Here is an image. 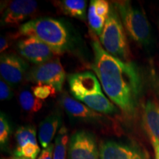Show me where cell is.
<instances>
[{"label":"cell","mask_w":159,"mask_h":159,"mask_svg":"<svg viewBox=\"0 0 159 159\" xmlns=\"http://www.w3.org/2000/svg\"><path fill=\"white\" fill-rule=\"evenodd\" d=\"M92 35L94 63L91 68L98 77L103 90L113 103L125 114L136 113L142 80L138 67L130 61H124L107 52L96 35Z\"/></svg>","instance_id":"cell-1"},{"label":"cell","mask_w":159,"mask_h":159,"mask_svg":"<svg viewBox=\"0 0 159 159\" xmlns=\"http://www.w3.org/2000/svg\"><path fill=\"white\" fill-rule=\"evenodd\" d=\"M68 82L71 94L76 100L100 114L118 111L114 103L103 94L99 80L93 73L84 71L70 75Z\"/></svg>","instance_id":"cell-2"},{"label":"cell","mask_w":159,"mask_h":159,"mask_svg":"<svg viewBox=\"0 0 159 159\" xmlns=\"http://www.w3.org/2000/svg\"><path fill=\"white\" fill-rule=\"evenodd\" d=\"M31 37L47 44L61 55L68 49L70 37L62 22L52 18H39L19 26L16 37Z\"/></svg>","instance_id":"cell-3"},{"label":"cell","mask_w":159,"mask_h":159,"mask_svg":"<svg viewBox=\"0 0 159 159\" xmlns=\"http://www.w3.org/2000/svg\"><path fill=\"white\" fill-rule=\"evenodd\" d=\"M120 17L125 30L132 40L142 46L151 42L150 25L144 13L134 7L128 1H117L112 4Z\"/></svg>","instance_id":"cell-4"},{"label":"cell","mask_w":159,"mask_h":159,"mask_svg":"<svg viewBox=\"0 0 159 159\" xmlns=\"http://www.w3.org/2000/svg\"><path fill=\"white\" fill-rule=\"evenodd\" d=\"M99 42L107 52L124 61H129V49L126 32L114 6L111 5V12L107 19Z\"/></svg>","instance_id":"cell-5"},{"label":"cell","mask_w":159,"mask_h":159,"mask_svg":"<svg viewBox=\"0 0 159 159\" xmlns=\"http://www.w3.org/2000/svg\"><path fill=\"white\" fill-rule=\"evenodd\" d=\"M66 72L58 57L51 61L35 65L26 75V79L37 84L49 85L57 91H62L66 80Z\"/></svg>","instance_id":"cell-6"},{"label":"cell","mask_w":159,"mask_h":159,"mask_svg":"<svg viewBox=\"0 0 159 159\" xmlns=\"http://www.w3.org/2000/svg\"><path fill=\"white\" fill-rule=\"evenodd\" d=\"M67 159H99V149L92 134L78 130L71 136Z\"/></svg>","instance_id":"cell-7"},{"label":"cell","mask_w":159,"mask_h":159,"mask_svg":"<svg viewBox=\"0 0 159 159\" xmlns=\"http://www.w3.org/2000/svg\"><path fill=\"white\" fill-rule=\"evenodd\" d=\"M18 52L29 62L39 65L55 58L59 54L47 44L35 38L25 37L17 43Z\"/></svg>","instance_id":"cell-8"},{"label":"cell","mask_w":159,"mask_h":159,"mask_svg":"<svg viewBox=\"0 0 159 159\" xmlns=\"http://www.w3.org/2000/svg\"><path fill=\"white\" fill-rule=\"evenodd\" d=\"M28 64L21 57L14 54H5L0 60L2 78L11 86H16L26 77Z\"/></svg>","instance_id":"cell-9"},{"label":"cell","mask_w":159,"mask_h":159,"mask_svg":"<svg viewBox=\"0 0 159 159\" xmlns=\"http://www.w3.org/2000/svg\"><path fill=\"white\" fill-rule=\"evenodd\" d=\"M38 2L32 0H15L5 7L2 22L7 26H17L37 11Z\"/></svg>","instance_id":"cell-10"},{"label":"cell","mask_w":159,"mask_h":159,"mask_svg":"<svg viewBox=\"0 0 159 159\" xmlns=\"http://www.w3.org/2000/svg\"><path fill=\"white\" fill-rule=\"evenodd\" d=\"M99 159H148V157L138 148L109 140L100 144Z\"/></svg>","instance_id":"cell-11"},{"label":"cell","mask_w":159,"mask_h":159,"mask_svg":"<svg viewBox=\"0 0 159 159\" xmlns=\"http://www.w3.org/2000/svg\"><path fill=\"white\" fill-rule=\"evenodd\" d=\"M59 101L69 116L75 119L97 122L104 121L105 119L103 114L94 111L66 94L61 95Z\"/></svg>","instance_id":"cell-12"},{"label":"cell","mask_w":159,"mask_h":159,"mask_svg":"<svg viewBox=\"0 0 159 159\" xmlns=\"http://www.w3.org/2000/svg\"><path fill=\"white\" fill-rule=\"evenodd\" d=\"M111 5L106 0H92L88 11V22L94 34L100 36L111 12Z\"/></svg>","instance_id":"cell-13"},{"label":"cell","mask_w":159,"mask_h":159,"mask_svg":"<svg viewBox=\"0 0 159 159\" xmlns=\"http://www.w3.org/2000/svg\"><path fill=\"white\" fill-rule=\"evenodd\" d=\"M62 119L57 113H53L47 116L40 123L39 128V140L40 144L44 149L51 144L57 130L61 125Z\"/></svg>","instance_id":"cell-14"},{"label":"cell","mask_w":159,"mask_h":159,"mask_svg":"<svg viewBox=\"0 0 159 159\" xmlns=\"http://www.w3.org/2000/svg\"><path fill=\"white\" fill-rule=\"evenodd\" d=\"M143 123L150 138L159 140V105L148 100L144 105Z\"/></svg>","instance_id":"cell-15"},{"label":"cell","mask_w":159,"mask_h":159,"mask_svg":"<svg viewBox=\"0 0 159 159\" xmlns=\"http://www.w3.org/2000/svg\"><path fill=\"white\" fill-rule=\"evenodd\" d=\"M55 5L63 14L81 20L86 19V1L62 0L55 2Z\"/></svg>","instance_id":"cell-16"},{"label":"cell","mask_w":159,"mask_h":159,"mask_svg":"<svg viewBox=\"0 0 159 159\" xmlns=\"http://www.w3.org/2000/svg\"><path fill=\"white\" fill-rule=\"evenodd\" d=\"M16 150H19L29 143L38 144L36 139V130L34 126L25 125L19 127L16 131Z\"/></svg>","instance_id":"cell-17"},{"label":"cell","mask_w":159,"mask_h":159,"mask_svg":"<svg viewBox=\"0 0 159 159\" xmlns=\"http://www.w3.org/2000/svg\"><path fill=\"white\" fill-rule=\"evenodd\" d=\"M68 143V130L65 126L61 127L55 139L53 159H66Z\"/></svg>","instance_id":"cell-18"},{"label":"cell","mask_w":159,"mask_h":159,"mask_svg":"<svg viewBox=\"0 0 159 159\" xmlns=\"http://www.w3.org/2000/svg\"><path fill=\"white\" fill-rule=\"evenodd\" d=\"M19 101L22 109L30 113L38 112L43 106V101L28 90H24L20 93Z\"/></svg>","instance_id":"cell-19"},{"label":"cell","mask_w":159,"mask_h":159,"mask_svg":"<svg viewBox=\"0 0 159 159\" xmlns=\"http://www.w3.org/2000/svg\"><path fill=\"white\" fill-rule=\"evenodd\" d=\"M32 91L33 94L41 100H44L50 97H55L57 91L56 89L52 85L44 84H37L32 87Z\"/></svg>","instance_id":"cell-20"},{"label":"cell","mask_w":159,"mask_h":159,"mask_svg":"<svg viewBox=\"0 0 159 159\" xmlns=\"http://www.w3.org/2000/svg\"><path fill=\"white\" fill-rule=\"evenodd\" d=\"M11 133V126L5 115L1 113L0 116V143L1 145H5L9 139Z\"/></svg>","instance_id":"cell-21"},{"label":"cell","mask_w":159,"mask_h":159,"mask_svg":"<svg viewBox=\"0 0 159 159\" xmlns=\"http://www.w3.org/2000/svg\"><path fill=\"white\" fill-rule=\"evenodd\" d=\"M12 97H13V91L11 88V85L2 79L0 80V99L2 101L9 100Z\"/></svg>","instance_id":"cell-22"},{"label":"cell","mask_w":159,"mask_h":159,"mask_svg":"<svg viewBox=\"0 0 159 159\" xmlns=\"http://www.w3.org/2000/svg\"><path fill=\"white\" fill-rule=\"evenodd\" d=\"M55 144H50L47 148H44L39 154L37 159H53Z\"/></svg>","instance_id":"cell-23"},{"label":"cell","mask_w":159,"mask_h":159,"mask_svg":"<svg viewBox=\"0 0 159 159\" xmlns=\"http://www.w3.org/2000/svg\"><path fill=\"white\" fill-rule=\"evenodd\" d=\"M152 147L154 149L155 159H159V140L155 138H150Z\"/></svg>","instance_id":"cell-24"},{"label":"cell","mask_w":159,"mask_h":159,"mask_svg":"<svg viewBox=\"0 0 159 159\" xmlns=\"http://www.w3.org/2000/svg\"><path fill=\"white\" fill-rule=\"evenodd\" d=\"M9 41L7 39V38L1 37V39H0V52H2L5 50H6L9 47Z\"/></svg>","instance_id":"cell-25"},{"label":"cell","mask_w":159,"mask_h":159,"mask_svg":"<svg viewBox=\"0 0 159 159\" xmlns=\"http://www.w3.org/2000/svg\"><path fill=\"white\" fill-rule=\"evenodd\" d=\"M4 159H30V158H24V157H19V156H11V157H9V158H4Z\"/></svg>","instance_id":"cell-26"}]
</instances>
